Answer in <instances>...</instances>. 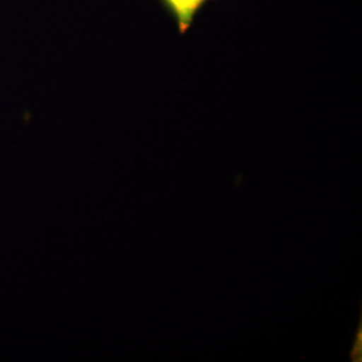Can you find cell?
<instances>
[{
	"label": "cell",
	"mask_w": 362,
	"mask_h": 362,
	"mask_svg": "<svg viewBox=\"0 0 362 362\" xmlns=\"http://www.w3.org/2000/svg\"><path fill=\"white\" fill-rule=\"evenodd\" d=\"M176 21L180 35H185L194 23L195 16L209 0H160Z\"/></svg>",
	"instance_id": "cell-1"
},
{
	"label": "cell",
	"mask_w": 362,
	"mask_h": 362,
	"mask_svg": "<svg viewBox=\"0 0 362 362\" xmlns=\"http://www.w3.org/2000/svg\"><path fill=\"white\" fill-rule=\"evenodd\" d=\"M361 320H359V327L357 328L356 340H354V346H352L351 352H350V358L354 362L362 361V323H361Z\"/></svg>",
	"instance_id": "cell-2"
}]
</instances>
